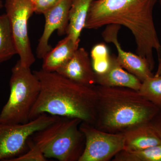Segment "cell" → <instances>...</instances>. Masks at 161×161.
Returning <instances> with one entry per match:
<instances>
[{"instance_id":"1","label":"cell","mask_w":161,"mask_h":161,"mask_svg":"<svg viewBox=\"0 0 161 161\" xmlns=\"http://www.w3.org/2000/svg\"><path fill=\"white\" fill-rule=\"evenodd\" d=\"M158 0H94L85 28L98 29L110 24L127 27L134 36L137 55L145 58L153 70V52L161 58V44L153 18Z\"/></svg>"},{"instance_id":"23","label":"cell","mask_w":161,"mask_h":161,"mask_svg":"<svg viewBox=\"0 0 161 161\" xmlns=\"http://www.w3.org/2000/svg\"><path fill=\"white\" fill-rule=\"evenodd\" d=\"M150 123L161 138V110L153 119Z\"/></svg>"},{"instance_id":"5","label":"cell","mask_w":161,"mask_h":161,"mask_svg":"<svg viewBox=\"0 0 161 161\" xmlns=\"http://www.w3.org/2000/svg\"><path fill=\"white\" fill-rule=\"evenodd\" d=\"M9 88V98L0 113V123H27L40 95V80L30 67L23 66L19 60L11 69Z\"/></svg>"},{"instance_id":"8","label":"cell","mask_w":161,"mask_h":161,"mask_svg":"<svg viewBox=\"0 0 161 161\" xmlns=\"http://www.w3.org/2000/svg\"><path fill=\"white\" fill-rule=\"evenodd\" d=\"M79 128L85 138V146L79 161H108L124 150V133L102 131L84 122Z\"/></svg>"},{"instance_id":"20","label":"cell","mask_w":161,"mask_h":161,"mask_svg":"<svg viewBox=\"0 0 161 161\" xmlns=\"http://www.w3.org/2000/svg\"><path fill=\"white\" fill-rule=\"evenodd\" d=\"M60 0H38L34 3L35 13L43 14L47 10L57 4Z\"/></svg>"},{"instance_id":"27","label":"cell","mask_w":161,"mask_h":161,"mask_svg":"<svg viewBox=\"0 0 161 161\" xmlns=\"http://www.w3.org/2000/svg\"><path fill=\"white\" fill-rule=\"evenodd\" d=\"M159 2L160 5L161 6V0H159Z\"/></svg>"},{"instance_id":"22","label":"cell","mask_w":161,"mask_h":161,"mask_svg":"<svg viewBox=\"0 0 161 161\" xmlns=\"http://www.w3.org/2000/svg\"><path fill=\"white\" fill-rule=\"evenodd\" d=\"M109 56L108 47L103 43H99L95 45L91 52L92 60L107 58Z\"/></svg>"},{"instance_id":"25","label":"cell","mask_w":161,"mask_h":161,"mask_svg":"<svg viewBox=\"0 0 161 161\" xmlns=\"http://www.w3.org/2000/svg\"><path fill=\"white\" fill-rule=\"evenodd\" d=\"M3 7V2H2V0H0V9H2Z\"/></svg>"},{"instance_id":"18","label":"cell","mask_w":161,"mask_h":161,"mask_svg":"<svg viewBox=\"0 0 161 161\" xmlns=\"http://www.w3.org/2000/svg\"><path fill=\"white\" fill-rule=\"evenodd\" d=\"M139 92L161 110V76L153 75L142 81Z\"/></svg>"},{"instance_id":"9","label":"cell","mask_w":161,"mask_h":161,"mask_svg":"<svg viewBox=\"0 0 161 161\" xmlns=\"http://www.w3.org/2000/svg\"><path fill=\"white\" fill-rule=\"evenodd\" d=\"M71 3L72 0H60L43 14L45 25L36 49V56L39 59H43L45 55L52 49L49 41L55 31H58L60 36L66 34Z\"/></svg>"},{"instance_id":"16","label":"cell","mask_w":161,"mask_h":161,"mask_svg":"<svg viewBox=\"0 0 161 161\" xmlns=\"http://www.w3.org/2000/svg\"><path fill=\"white\" fill-rule=\"evenodd\" d=\"M18 54L11 25L6 14L0 15V64Z\"/></svg>"},{"instance_id":"4","label":"cell","mask_w":161,"mask_h":161,"mask_svg":"<svg viewBox=\"0 0 161 161\" xmlns=\"http://www.w3.org/2000/svg\"><path fill=\"white\" fill-rule=\"evenodd\" d=\"M82 121L60 117L32 136V142L46 158L60 161H79L85 146V138L80 130Z\"/></svg>"},{"instance_id":"2","label":"cell","mask_w":161,"mask_h":161,"mask_svg":"<svg viewBox=\"0 0 161 161\" xmlns=\"http://www.w3.org/2000/svg\"><path fill=\"white\" fill-rule=\"evenodd\" d=\"M41 89L33 107L30 119L43 114L78 118L95 125L97 118L98 94L95 86L80 84L56 72L34 71Z\"/></svg>"},{"instance_id":"13","label":"cell","mask_w":161,"mask_h":161,"mask_svg":"<svg viewBox=\"0 0 161 161\" xmlns=\"http://www.w3.org/2000/svg\"><path fill=\"white\" fill-rule=\"evenodd\" d=\"M125 136L124 150H142L161 144V138L150 122L142 124L128 130Z\"/></svg>"},{"instance_id":"7","label":"cell","mask_w":161,"mask_h":161,"mask_svg":"<svg viewBox=\"0 0 161 161\" xmlns=\"http://www.w3.org/2000/svg\"><path fill=\"white\" fill-rule=\"evenodd\" d=\"M6 14L11 25L21 64L30 67L36 61L28 35L30 18L35 13L31 0H6Z\"/></svg>"},{"instance_id":"3","label":"cell","mask_w":161,"mask_h":161,"mask_svg":"<svg viewBox=\"0 0 161 161\" xmlns=\"http://www.w3.org/2000/svg\"><path fill=\"white\" fill-rule=\"evenodd\" d=\"M96 89L98 107L94 125L102 131L124 133L150 122L161 110L136 90L98 85Z\"/></svg>"},{"instance_id":"11","label":"cell","mask_w":161,"mask_h":161,"mask_svg":"<svg viewBox=\"0 0 161 161\" xmlns=\"http://www.w3.org/2000/svg\"><path fill=\"white\" fill-rule=\"evenodd\" d=\"M56 72L83 85H96L95 73L92 62L88 53L83 48H78L71 58Z\"/></svg>"},{"instance_id":"10","label":"cell","mask_w":161,"mask_h":161,"mask_svg":"<svg viewBox=\"0 0 161 161\" xmlns=\"http://www.w3.org/2000/svg\"><path fill=\"white\" fill-rule=\"evenodd\" d=\"M120 27V26L116 24L107 25L103 32V38L106 42L113 43L116 47L118 53L116 58L121 66L142 82L148 77L153 75L152 70L145 58L138 55L125 51L121 48L117 38Z\"/></svg>"},{"instance_id":"12","label":"cell","mask_w":161,"mask_h":161,"mask_svg":"<svg viewBox=\"0 0 161 161\" xmlns=\"http://www.w3.org/2000/svg\"><path fill=\"white\" fill-rule=\"evenodd\" d=\"M96 84L104 86L121 87L139 91L142 81L121 66L116 56L110 55L108 69L103 74H95Z\"/></svg>"},{"instance_id":"26","label":"cell","mask_w":161,"mask_h":161,"mask_svg":"<svg viewBox=\"0 0 161 161\" xmlns=\"http://www.w3.org/2000/svg\"><path fill=\"white\" fill-rule=\"evenodd\" d=\"M31 1L33 2V3H35V2H36V1H38V0H31Z\"/></svg>"},{"instance_id":"17","label":"cell","mask_w":161,"mask_h":161,"mask_svg":"<svg viewBox=\"0 0 161 161\" xmlns=\"http://www.w3.org/2000/svg\"><path fill=\"white\" fill-rule=\"evenodd\" d=\"M113 161H161V144L142 150L118 153Z\"/></svg>"},{"instance_id":"21","label":"cell","mask_w":161,"mask_h":161,"mask_svg":"<svg viewBox=\"0 0 161 161\" xmlns=\"http://www.w3.org/2000/svg\"><path fill=\"white\" fill-rule=\"evenodd\" d=\"M110 57L92 60V64L95 74L105 73L108 69L110 64Z\"/></svg>"},{"instance_id":"15","label":"cell","mask_w":161,"mask_h":161,"mask_svg":"<svg viewBox=\"0 0 161 161\" xmlns=\"http://www.w3.org/2000/svg\"><path fill=\"white\" fill-rule=\"evenodd\" d=\"M94 0H72L69 12V22L66 34L76 40H80L81 31L91 4Z\"/></svg>"},{"instance_id":"6","label":"cell","mask_w":161,"mask_h":161,"mask_svg":"<svg viewBox=\"0 0 161 161\" xmlns=\"http://www.w3.org/2000/svg\"><path fill=\"white\" fill-rule=\"evenodd\" d=\"M60 117L43 114L26 124L0 123V161H8L21 155L32 136Z\"/></svg>"},{"instance_id":"19","label":"cell","mask_w":161,"mask_h":161,"mask_svg":"<svg viewBox=\"0 0 161 161\" xmlns=\"http://www.w3.org/2000/svg\"><path fill=\"white\" fill-rule=\"evenodd\" d=\"M27 145L29 146L28 152L9 159L8 161H46L47 158L43 155L40 148L28 140Z\"/></svg>"},{"instance_id":"24","label":"cell","mask_w":161,"mask_h":161,"mask_svg":"<svg viewBox=\"0 0 161 161\" xmlns=\"http://www.w3.org/2000/svg\"><path fill=\"white\" fill-rule=\"evenodd\" d=\"M155 75L161 76V58L158 59V65Z\"/></svg>"},{"instance_id":"14","label":"cell","mask_w":161,"mask_h":161,"mask_svg":"<svg viewBox=\"0 0 161 161\" xmlns=\"http://www.w3.org/2000/svg\"><path fill=\"white\" fill-rule=\"evenodd\" d=\"M80 40H76L69 35L52 48L43 59L42 69L47 72H56L79 48Z\"/></svg>"}]
</instances>
